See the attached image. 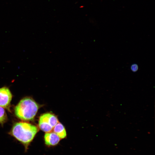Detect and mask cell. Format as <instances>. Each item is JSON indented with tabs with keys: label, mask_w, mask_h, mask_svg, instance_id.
Segmentation results:
<instances>
[{
	"label": "cell",
	"mask_w": 155,
	"mask_h": 155,
	"mask_svg": "<svg viewBox=\"0 0 155 155\" xmlns=\"http://www.w3.org/2000/svg\"><path fill=\"white\" fill-rule=\"evenodd\" d=\"M138 69V65L136 64H134L131 65V71L134 72L137 71Z\"/></svg>",
	"instance_id": "ba28073f"
},
{
	"label": "cell",
	"mask_w": 155,
	"mask_h": 155,
	"mask_svg": "<svg viewBox=\"0 0 155 155\" xmlns=\"http://www.w3.org/2000/svg\"><path fill=\"white\" fill-rule=\"evenodd\" d=\"M39 106L33 99L26 97L22 99L15 108L16 115L24 121L33 119L38 111Z\"/></svg>",
	"instance_id": "7a4b0ae2"
},
{
	"label": "cell",
	"mask_w": 155,
	"mask_h": 155,
	"mask_svg": "<svg viewBox=\"0 0 155 155\" xmlns=\"http://www.w3.org/2000/svg\"><path fill=\"white\" fill-rule=\"evenodd\" d=\"M7 116L3 108L0 106V123H3L7 119Z\"/></svg>",
	"instance_id": "52a82bcc"
},
{
	"label": "cell",
	"mask_w": 155,
	"mask_h": 155,
	"mask_svg": "<svg viewBox=\"0 0 155 155\" xmlns=\"http://www.w3.org/2000/svg\"><path fill=\"white\" fill-rule=\"evenodd\" d=\"M12 98V94L8 88L3 87L0 88V106L9 108Z\"/></svg>",
	"instance_id": "277c9868"
},
{
	"label": "cell",
	"mask_w": 155,
	"mask_h": 155,
	"mask_svg": "<svg viewBox=\"0 0 155 155\" xmlns=\"http://www.w3.org/2000/svg\"><path fill=\"white\" fill-rule=\"evenodd\" d=\"M53 130V132L61 139L64 138L66 136V132L64 126L59 122L54 127Z\"/></svg>",
	"instance_id": "8992f818"
},
{
	"label": "cell",
	"mask_w": 155,
	"mask_h": 155,
	"mask_svg": "<svg viewBox=\"0 0 155 155\" xmlns=\"http://www.w3.org/2000/svg\"><path fill=\"white\" fill-rule=\"evenodd\" d=\"M38 131L36 126L26 122L15 123L11 129V134L24 146L25 151Z\"/></svg>",
	"instance_id": "6da1fadb"
},
{
	"label": "cell",
	"mask_w": 155,
	"mask_h": 155,
	"mask_svg": "<svg viewBox=\"0 0 155 155\" xmlns=\"http://www.w3.org/2000/svg\"><path fill=\"white\" fill-rule=\"evenodd\" d=\"M59 122L56 116L50 113L41 115L39 119L38 125L40 128L46 132H51Z\"/></svg>",
	"instance_id": "3957f363"
},
{
	"label": "cell",
	"mask_w": 155,
	"mask_h": 155,
	"mask_svg": "<svg viewBox=\"0 0 155 155\" xmlns=\"http://www.w3.org/2000/svg\"><path fill=\"white\" fill-rule=\"evenodd\" d=\"M60 140V138L54 132H46L44 136L45 144L48 146L56 145Z\"/></svg>",
	"instance_id": "5b68a950"
}]
</instances>
